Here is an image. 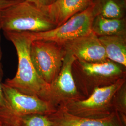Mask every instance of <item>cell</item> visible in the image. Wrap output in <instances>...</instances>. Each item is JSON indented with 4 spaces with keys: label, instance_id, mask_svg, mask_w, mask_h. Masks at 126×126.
Returning <instances> with one entry per match:
<instances>
[{
    "label": "cell",
    "instance_id": "cell-15",
    "mask_svg": "<svg viewBox=\"0 0 126 126\" xmlns=\"http://www.w3.org/2000/svg\"><path fill=\"white\" fill-rule=\"evenodd\" d=\"M52 124L48 115L32 114L15 117L9 126H52Z\"/></svg>",
    "mask_w": 126,
    "mask_h": 126
},
{
    "label": "cell",
    "instance_id": "cell-1",
    "mask_svg": "<svg viewBox=\"0 0 126 126\" xmlns=\"http://www.w3.org/2000/svg\"><path fill=\"white\" fill-rule=\"evenodd\" d=\"M13 45L18 57V68L15 76L8 79L5 84L26 94L37 97L48 102L50 85L36 72L30 56L33 41L30 32H4Z\"/></svg>",
    "mask_w": 126,
    "mask_h": 126
},
{
    "label": "cell",
    "instance_id": "cell-9",
    "mask_svg": "<svg viewBox=\"0 0 126 126\" xmlns=\"http://www.w3.org/2000/svg\"><path fill=\"white\" fill-rule=\"evenodd\" d=\"M60 45L79 60L99 63L108 59L99 37L93 32Z\"/></svg>",
    "mask_w": 126,
    "mask_h": 126
},
{
    "label": "cell",
    "instance_id": "cell-4",
    "mask_svg": "<svg viewBox=\"0 0 126 126\" xmlns=\"http://www.w3.org/2000/svg\"><path fill=\"white\" fill-rule=\"evenodd\" d=\"M125 83L126 78L120 79L110 86L95 89L85 99L70 102L59 108L79 117L93 119L108 117L116 112L113 98Z\"/></svg>",
    "mask_w": 126,
    "mask_h": 126
},
{
    "label": "cell",
    "instance_id": "cell-20",
    "mask_svg": "<svg viewBox=\"0 0 126 126\" xmlns=\"http://www.w3.org/2000/svg\"><path fill=\"white\" fill-rule=\"evenodd\" d=\"M1 30V25L0 24V70L1 71V51L0 48V31Z\"/></svg>",
    "mask_w": 126,
    "mask_h": 126
},
{
    "label": "cell",
    "instance_id": "cell-12",
    "mask_svg": "<svg viewBox=\"0 0 126 126\" xmlns=\"http://www.w3.org/2000/svg\"><path fill=\"white\" fill-rule=\"evenodd\" d=\"M107 59L126 67V35L99 37Z\"/></svg>",
    "mask_w": 126,
    "mask_h": 126
},
{
    "label": "cell",
    "instance_id": "cell-21",
    "mask_svg": "<svg viewBox=\"0 0 126 126\" xmlns=\"http://www.w3.org/2000/svg\"><path fill=\"white\" fill-rule=\"evenodd\" d=\"M1 0L8 1H17V0Z\"/></svg>",
    "mask_w": 126,
    "mask_h": 126
},
{
    "label": "cell",
    "instance_id": "cell-7",
    "mask_svg": "<svg viewBox=\"0 0 126 126\" xmlns=\"http://www.w3.org/2000/svg\"><path fill=\"white\" fill-rule=\"evenodd\" d=\"M76 59L65 51L61 70L50 85L48 102L57 109L70 102L85 99L78 90L72 75V63Z\"/></svg>",
    "mask_w": 126,
    "mask_h": 126
},
{
    "label": "cell",
    "instance_id": "cell-18",
    "mask_svg": "<svg viewBox=\"0 0 126 126\" xmlns=\"http://www.w3.org/2000/svg\"><path fill=\"white\" fill-rule=\"evenodd\" d=\"M36 5L39 8H45L53 4L56 0H25Z\"/></svg>",
    "mask_w": 126,
    "mask_h": 126
},
{
    "label": "cell",
    "instance_id": "cell-6",
    "mask_svg": "<svg viewBox=\"0 0 126 126\" xmlns=\"http://www.w3.org/2000/svg\"><path fill=\"white\" fill-rule=\"evenodd\" d=\"M96 16L93 2L85 10L69 18L63 24L46 32H30L32 40L50 41L62 44L92 32V24Z\"/></svg>",
    "mask_w": 126,
    "mask_h": 126
},
{
    "label": "cell",
    "instance_id": "cell-16",
    "mask_svg": "<svg viewBox=\"0 0 126 126\" xmlns=\"http://www.w3.org/2000/svg\"><path fill=\"white\" fill-rule=\"evenodd\" d=\"M113 104L115 111L122 116L126 117V83L114 95Z\"/></svg>",
    "mask_w": 126,
    "mask_h": 126
},
{
    "label": "cell",
    "instance_id": "cell-14",
    "mask_svg": "<svg viewBox=\"0 0 126 126\" xmlns=\"http://www.w3.org/2000/svg\"><path fill=\"white\" fill-rule=\"evenodd\" d=\"M96 16L108 18H124L126 0H94Z\"/></svg>",
    "mask_w": 126,
    "mask_h": 126
},
{
    "label": "cell",
    "instance_id": "cell-22",
    "mask_svg": "<svg viewBox=\"0 0 126 126\" xmlns=\"http://www.w3.org/2000/svg\"><path fill=\"white\" fill-rule=\"evenodd\" d=\"M1 126H9L8 125H4V124H2V125Z\"/></svg>",
    "mask_w": 126,
    "mask_h": 126
},
{
    "label": "cell",
    "instance_id": "cell-8",
    "mask_svg": "<svg viewBox=\"0 0 126 126\" xmlns=\"http://www.w3.org/2000/svg\"><path fill=\"white\" fill-rule=\"evenodd\" d=\"M2 86L11 113L10 121L7 125H10L15 117L32 114L49 115L57 109L47 101L23 94L5 83L2 84Z\"/></svg>",
    "mask_w": 126,
    "mask_h": 126
},
{
    "label": "cell",
    "instance_id": "cell-17",
    "mask_svg": "<svg viewBox=\"0 0 126 126\" xmlns=\"http://www.w3.org/2000/svg\"><path fill=\"white\" fill-rule=\"evenodd\" d=\"M1 71L0 70V122L2 124L8 125L11 118V113L2 89Z\"/></svg>",
    "mask_w": 126,
    "mask_h": 126
},
{
    "label": "cell",
    "instance_id": "cell-19",
    "mask_svg": "<svg viewBox=\"0 0 126 126\" xmlns=\"http://www.w3.org/2000/svg\"><path fill=\"white\" fill-rule=\"evenodd\" d=\"M18 0L14 1H4V0H0V11L13 4L16 2Z\"/></svg>",
    "mask_w": 126,
    "mask_h": 126
},
{
    "label": "cell",
    "instance_id": "cell-13",
    "mask_svg": "<svg viewBox=\"0 0 126 126\" xmlns=\"http://www.w3.org/2000/svg\"><path fill=\"white\" fill-rule=\"evenodd\" d=\"M92 31L98 37L126 35V20L125 18H106L97 15L94 20Z\"/></svg>",
    "mask_w": 126,
    "mask_h": 126
},
{
    "label": "cell",
    "instance_id": "cell-23",
    "mask_svg": "<svg viewBox=\"0 0 126 126\" xmlns=\"http://www.w3.org/2000/svg\"><path fill=\"white\" fill-rule=\"evenodd\" d=\"M2 123H1V122H0V126H1V125H2Z\"/></svg>",
    "mask_w": 126,
    "mask_h": 126
},
{
    "label": "cell",
    "instance_id": "cell-5",
    "mask_svg": "<svg viewBox=\"0 0 126 126\" xmlns=\"http://www.w3.org/2000/svg\"><path fill=\"white\" fill-rule=\"evenodd\" d=\"M65 50L57 43L36 40L32 42L30 56L41 78L50 85L58 76L63 63Z\"/></svg>",
    "mask_w": 126,
    "mask_h": 126
},
{
    "label": "cell",
    "instance_id": "cell-2",
    "mask_svg": "<svg viewBox=\"0 0 126 126\" xmlns=\"http://www.w3.org/2000/svg\"><path fill=\"white\" fill-rule=\"evenodd\" d=\"M0 24L4 32L38 33L57 27L44 8L25 0L0 10Z\"/></svg>",
    "mask_w": 126,
    "mask_h": 126
},
{
    "label": "cell",
    "instance_id": "cell-10",
    "mask_svg": "<svg viewBox=\"0 0 126 126\" xmlns=\"http://www.w3.org/2000/svg\"><path fill=\"white\" fill-rule=\"evenodd\" d=\"M48 116L52 126H126V119L117 112L108 117L93 119L77 116L59 108Z\"/></svg>",
    "mask_w": 126,
    "mask_h": 126
},
{
    "label": "cell",
    "instance_id": "cell-11",
    "mask_svg": "<svg viewBox=\"0 0 126 126\" xmlns=\"http://www.w3.org/2000/svg\"><path fill=\"white\" fill-rule=\"evenodd\" d=\"M93 0H56L53 4L44 8L58 27L74 15L86 9Z\"/></svg>",
    "mask_w": 126,
    "mask_h": 126
},
{
    "label": "cell",
    "instance_id": "cell-3",
    "mask_svg": "<svg viewBox=\"0 0 126 126\" xmlns=\"http://www.w3.org/2000/svg\"><path fill=\"white\" fill-rule=\"evenodd\" d=\"M72 73L77 88L85 98L97 88L110 86L126 78V67L112 61L90 63L76 59Z\"/></svg>",
    "mask_w": 126,
    "mask_h": 126
}]
</instances>
